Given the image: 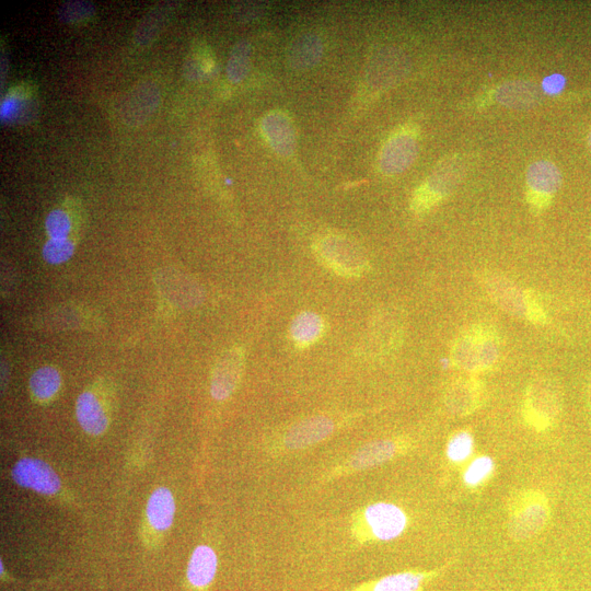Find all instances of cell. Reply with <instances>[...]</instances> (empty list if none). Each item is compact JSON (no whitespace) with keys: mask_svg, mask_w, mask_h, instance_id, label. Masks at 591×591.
Wrapping results in <instances>:
<instances>
[{"mask_svg":"<svg viewBox=\"0 0 591 591\" xmlns=\"http://www.w3.org/2000/svg\"><path fill=\"white\" fill-rule=\"evenodd\" d=\"M501 356L498 334L484 324L463 331L451 350L454 364L466 372H484L493 367Z\"/></svg>","mask_w":591,"mask_h":591,"instance_id":"6da1fadb","label":"cell"},{"mask_svg":"<svg viewBox=\"0 0 591 591\" xmlns=\"http://www.w3.org/2000/svg\"><path fill=\"white\" fill-rule=\"evenodd\" d=\"M481 284L494 303L507 314L536 324L547 322V312L538 297L509 278L491 272L483 273Z\"/></svg>","mask_w":591,"mask_h":591,"instance_id":"7a4b0ae2","label":"cell"},{"mask_svg":"<svg viewBox=\"0 0 591 591\" xmlns=\"http://www.w3.org/2000/svg\"><path fill=\"white\" fill-rule=\"evenodd\" d=\"M407 513L396 504H370L353 516L352 532L357 542H388L399 538L407 529Z\"/></svg>","mask_w":591,"mask_h":591,"instance_id":"3957f363","label":"cell"},{"mask_svg":"<svg viewBox=\"0 0 591 591\" xmlns=\"http://www.w3.org/2000/svg\"><path fill=\"white\" fill-rule=\"evenodd\" d=\"M314 252L324 268L342 277H361L370 268L364 249L342 235L330 234L319 238L315 242Z\"/></svg>","mask_w":591,"mask_h":591,"instance_id":"277c9868","label":"cell"},{"mask_svg":"<svg viewBox=\"0 0 591 591\" xmlns=\"http://www.w3.org/2000/svg\"><path fill=\"white\" fill-rule=\"evenodd\" d=\"M463 177V162L450 158L440 164L432 175L417 189L412 197L411 207L416 214H424L442 202L455 190Z\"/></svg>","mask_w":591,"mask_h":591,"instance_id":"5b68a950","label":"cell"},{"mask_svg":"<svg viewBox=\"0 0 591 591\" xmlns=\"http://www.w3.org/2000/svg\"><path fill=\"white\" fill-rule=\"evenodd\" d=\"M419 154L416 133L402 129L394 133L381 149L379 168L386 176H396L407 170Z\"/></svg>","mask_w":591,"mask_h":591,"instance_id":"8992f818","label":"cell"},{"mask_svg":"<svg viewBox=\"0 0 591 591\" xmlns=\"http://www.w3.org/2000/svg\"><path fill=\"white\" fill-rule=\"evenodd\" d=\"M161 103V90L154 81L137 84L121 104L120 117L130 127L144 125L158 110Z\"/></svg>","mask_w":591,"mask_h":591,"instance_id":"52a82bcc","label":"cell"},{"mask_svg":"<svg viewBox=\"0 0 591 591\" xmlns=\"http://www.w3.org/2000/svg\"><path fill=\"white\" fill-rule=\"evenodd\" d=\"M245 351L234 346L219 356L213 369L211 394L217 401H225L238 388L245 370Z\"/></svg>","mask_w":591,"mask_h":591,"instance_id":"ba28073f","label":"cell"},{"mask_svg":"<svg viewBox=\"0 0 591 591\" xmlns=\"http://www.w3.org/2000/svg\"><path fill=\"white\" fill-rule=\"evenodd\" d=\"M11 477L21 488L43 495H54L62 486L59 475L48 463L36 458L19 460L11 472Z\"/></svg>","mask_w":591,"mask_h":591,"instance_id":"9c48e42d","label":"cell"},{"mask_svg":"<svg viewBox=\"0 0 591 591\" xmlns=\"http://www.w3.org/2000/svg\"><path fill=\"white\" fill-rule=\"evenodd\" d=\"M527 184L529 203L542 210L551 204L552 197L560 190L562 173L553 162L539 160L528 168Z\"/></svg>","mask_w":591,"mask_h":591,"instance_id":"30bf717a","label":"cell"},{"mask_svg":"<svg viewBox=\"0 0 591 591\" xmlns=\"http://www.w3.org/2000/svg\"><path fill=\"white\" fill-rule=\"evenodd\" d=\"M335 423L326 415L307 417L288 428L283 437L287 450L297 451L315 446L328 439L335 431Z\"/></svg>","mask_w":591,"mask_h":591,"instance_id":"8fae6325","label":"cell"},{"mask_svg":"<svg viewBox=\"0 0 591 591\" xmlns=\"http://www.w3.org/2000/svg\"><path fill=\"white\" fill-rule=\"evenodd\" d=\"M261 130L266 142L283 157L292 156L296 149L295 126L287 114L273 111L265 115Z\"/></svg>","mask_w":591,"mask_h":591,"instance_id":"7c38bea8","label":"cell"},{"mask_svg":"<svg viewBox=\"0 0 591 591\" xmlns=\"http://www.w3.org/2000/svg\"><path fill=\"white\" fill-rule=\"evenodd\" d=\"M398 453L399 445L393 440H374V442L358 448L340 469V472H359L373 469L384 465V463L396 457Z\"/></svg>","mask_w":591,"mask_h":591,"instance_id":"4fadbf2b","label":"cell"},{"mask_svg":"<svg viewBox=\"0 0 591 591\" xmlns=\"http://www.w3.org/2000/svg\"><path fill=\"white\" fill-rule=\"evenodd\" d=\"M526 408L533 423L548 425L560 411L559 393L550 382H535L529 390Z\"/></svg>","mask_w":591,"mask_h":591,"instance_id":"5bb4252c","label":"cell"},{"mask_svg":"<svg viewBox=\"0 0 591 591\" xmlns=\"http://www.w3.org/2000/svg\"><path fill=\"white\" fill-rule=\"evenodd\" d=\"M77 421L83 430L92 436H100L107 431L109 417L94 392L80 394L76 403Z\"/></svg>","mask_w":591,"mask_h":591,"instance_id":"9a60e30c","label":"cell"},{"mask_svg":"<svg viewBox=\"0 0 591 591\" xmlns=\"http://www.w3.org/2000/svg\"><path fill=\"white\" fill-rule=\"evenodd\" d=\"M217 570L218 558L214 549L199 546L195 548L189 561L188 582L197 590H206L213 584Z\"/></svg>","mask_w":591,"mask_h":591,"instance_id":"2e32d148","label":"cell"},{"mask_svg":"<svg viewBox=\"0 0 591 591\" xmlns=\"http://www.w3.org/2000/svg\"><path fill=\"white\" fill-rule=\"evenodd\" d=\"M432 576L426 572H399L363 583L349 591H421Z\"/></svg>","mask_w":591,"mask_h":591,"instance_id":"e0dca14e","label":"cell"},{"mask_svg":"<svg viewBox=\"0 0 591 591\" xmlns=\"http://www.w3.org/2000/svg\"><path fill=\"white\" fill-rule=\"evenodd\" d=\"M496 98L506 108L529 110L541 100V90L530 81L513 80L497 90Z\"/></svg>","mask_w":591,"mask_h":591,"instance_id":"ac0fdd59","label":"cell"},{"mask_svg":"<svg viewBox=\"0 0 591 591\" xmlns=\"http://www.w3.org/2000/svg\"><path fill=\"white\" fill-rule=\"evenodd\" d=\"M547 520V506L541 502L530 503L513 517L509 532L515 540H526L537 535Z\"/></svg>","mask_w":591,"mask_h":591,"instance_id":"d6986e66","label":"cell"},{"mask_svg":"<svg viewBox=\"0 0 591 591\" xmlns=\"http://www.w3.org/2000/svg\"><path fill=\"white\" fill-rule=\"evenodd\" d=\"M38 109L31 87L18 86L9 92L2 104L3 122L23 123L30 121Z\"/></svg>","mask_w":591,"mask_h":591,"instance_id":"ffe728a7","label":"cell"},{"mask_svg":"<svg viewBox=\"0 0 591 591\" xmlns=\"http://www.w3.org/2000/svg\"><path fill=\"white\" fill-rule=\"evenodd\" d=\"M326 331L323 318L312 311L300 312L289 327V335L297 347L306 349L318 342Z\"/></svg>","mask_w":591,"mask_h":591,"instance_id":"44dd1931","label":"cell"},{"mask_svg":"<svg viewBox=\"0 0 591 591\" xmlns=\"http://www.w3.org/2000/svg\"><path fill=\"white\" fill-rule=\"evenodd\" d=\"M146 514L149 524L158 531L169 529L176 515V502L167 488H159L150 495Z\"/></svg>","mask_w":591,"mask_h":591,"instance_id":"7402d4cb","label":"cell"},{"mask_svg":"<svg viewBox=\"0 0 591 591\" xmlns=\"http://www.w3.org/2000/svg\"><path fill=\"white\" fill-rule=\"evenodd\" d=\"M172 14V4H161L152 10L139 21L134 32V42L139 46L152 44L166 27Z\"/></svg>","mask_w":591,"mask_h":591,"instance_id":"603a6c76","label":"cell"},{"mask_svg":"<svg viewBox=\"0 0 591 591\" xmlns=\"http://www.w3.org/2000/svg\"><path fill=\"white\" fill-rule=\"evenodd\" d=\"M323 53L322 41L314 34L297 39L288 53V62L297 71H306L314 67Z\"/></svg>","mask_w":591,"mask_h":591,"instance_id":"cb8c5ba5","label":"cell"},{"mask_svg":"<svg viewBox=\"0 0 591 591\" xmlns=\"http://www.w3.org/2000/svg\"><path fill=\"white\" fill-rule=\"evenodd\" d=\"M62 386V377L54 367L44 366L34 372L30 378V391L39 401L52 400Z\"/></svg>","mask_w":591,"mask_h":591,"instance_id":"d4e9b609","label":"cell"},{"mask_svg":"<svg viewBox=\"0 0 591 591\" xmlns=\"http://www.w3.org/2000/svg\"><path fill=\"white\" fill-rule=\"evenodd\" d=\"M480 387L474 380L461 379L455 381L449 391V408L457 414L470 412L477 405Z\"/></svg>","mask_w":591,"mask_h":591,"instance_id":"484cf974","label":"cell"},{"mask_svg":"<svg viewBox=\"0 0 591 591\" xmlns=\"http://www.w3.org/2000/svg\"><path fill=\"white\" fill-rule=\"evenodd\" d=\"M251 46L246 41L238 42L229 55L227 77L233 84H239L250 71Z\"/></svg>","mask_w":591,"mask_h":591,"instance_id":"4316f807","label":"cell"},{"mask_svg":"<svg viewBox=\"0 0 591 591\" xmlns=\"http://www.w3.org/2000/svg\"><path fill=\"white\" fill-rule=\"evenodd\" d=\"M95 15V4L86 0H69L57 9V18L65 25H80Z\"/></svg>","mask_w":591,"mask_h":591,"instance_id":"83f0119b","label":"cell"},{"mask_svg":"<svg viewBox=\"0 0 591 591\" xmlns=\"http://www.w3.org/2000/svg\"><path fill=\"white\" fill-rule=\"evenodd\" d=\"M75 250L73 239H49L43 247L42 256L46 263L59 265L71 260Z\"/></svg>","mask_w":591,"mask_h":591,"instance_id":"f1b7e54d","label":"cell"},{"mask_svg":"<svg viewBox=\"0 0 591 591\" xmlns=\"http://www.w3.org/2000/svg\"><path fill=\"white\" fill-rule=\"evenodd\" d=\"M45 229L50 239H71L73 219L63 208H55L45 219Z\"/></svg>","mask_w":591,"mask_h":591,"instance_id":"f546056e","label":"cell"},{"mask_svg":"<svg viewBox=\"0 0 591 591\" xmlns=\"http://www.w3.org/2000/svg\"><path fill=\"white\" fill-rule=\"evenodd\" d=\"M474 440L469 432H459L450 438L446 455L451 462H466L473 454Z\"/></svg>","mask_w":591,"mask_h":591,"instance_id":"4dcf8cb0","label":"cell"},{"mask_svg":"<svg viewBox=\"0 0 591 591\" xmlns=\"http://www.w3.org/2000/svg\"><path fill=\"white\" fill-rule=\"evenodd\" d=\"M494 461L489 456H482L474 459L465 474H463V481L471 488L483 483L494 471Z\"/></svg>","mask_w":591,"mask_h":591,"instance_id":"1f68e13d","label":"cell"},{"mask_svg":"<svg viewBox=\"0 0 591 591\" xmlns=\"http://www.w3.org/2000/svg\"><path fill=\"white\" fill-rule=\"evenodd\" d=\"M214 68V60L202 52H196L191 55L188 62L185 63V77L192 81L202 80L208 74H211Z\"/></svg>","mask_w":591,"mask_h":591,"instance_id":"d6a6232c","label":"cell"},{"mask_svg":"<svg viewBox=\"0 0 591 591\" xmlns=\"http://www.w3.org/2000/svg\"><path fill=\"white\" fill-rule=\"evenodd\" d=\"M564 86V79L561 76H553L546 80L544 83V88H546L550 92H556L563 88Z\"/></svg>","mask_w":591,"mask_h":591,"instance_id":"836d02e7","label":"cell"},{"mask_svg":"<svg viewBox=\"0 0 591 591\" xmlns=\"http://www.w3.org/2000/svg\"><path fill=\"white\" fill-rule=\"evenodd\" d=\"M588 146H589V148L591 150V131H590V133L588 135Z\"/></svg>","mask_w":591,"mask_h":591,"instance_id":"e575fe53","label":"cell"},{"mask_svg":"<svg viewBox=\"0 0 591 591\" xmlns=\"http://www.w3.org/2000/svg\"><path fill=\"white\" fill-rule=\"evenodd\" d=\"M589 401H590V407H591V384H590V387H589Z\"/></svg>","mask_w":591,"mask_h":591,"instance_id":"d590c367","label":"cell"}]
</instances>
